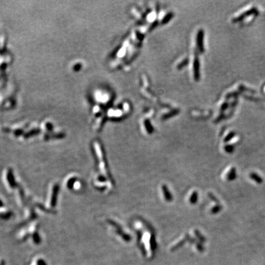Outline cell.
Wrapping results in <instances>:
<instances>
[{
  "label": "cell",
  "instance_id": "5b68a950",
  "mask_svg": "<svg viewBox=\"0 0 265 265\" xmlns=\"http://www.w3.org/2000/svg\"><path fill=\"white\" fill-rule=\"evenodd\" d=\"M31 265H47L43 259L41 258H38L33 261Z\"/></svg>",
  "mask_w": 265,
  "mask_h": 265
},
{
  "label": "cell",
  "instance_id": "277c9868",
  "mask_svg": "<svg viewBox=\"0 0 265 265\" xmlns=\"http://www.w3.org/2000/svg\"><path fill=\"white\" fill-rule=\"evenodd\" d=\"M65 186L68 190L79 191L82 188V182L79 178L73 174L66 178Z\"/></svg>",
  "mask_w": 265,
  "mask_h": 265
},
{
  "label": "cell",
  "instance_id": "6da1fadb",
  "mask_svg": "<svg viewBox=\"0 0 265 265\" xmlns=\"http://www.w3.org/2000/svg\"><path fill=\"white\" fill-rule=\"evenodd\" d=\"M3 181L5 188L9 192H15L21 190L20 186L17 184L15 178L14 177L13 171L10 168H7L4 170L3 173Z\"/></svg>",
  "mask_w": 265,
  "mask_h": 265
},
{
  "label": "cell",
  "instance_id": "8992f818",
  "mask_svg": "<svg viewBox=\"0 0 265 265\" xmlns=\"http://www.w3.org/2000/svg\"><path fill=\"white\" fill-rule=\"evenodd\" d=\"M0 265H4V262L3 260H0Z\"/></svg>",
  "mask_w": 265,
  "mask_h": 265
},
{
  "label": "cell",
  "instance_id": "7a4b0ae2",
  "mask_svg": "<svg viewBox=\"0 0 265 265\" xmlns=\"http://www.w3.org/2000/svg\"><path fill=\"white\" fill-rule=\"evenodd\" d=\"M59 190H60V186L57 183L52 184L50 187L48 201H47V206L49 208V211H52L56 207Z\"/></svg>",
  "mask_w": 265,
  "mask_h": 265
},
{
  "label": "cell",
  "instance_id": "3957f363",
  "mask_svg": "<svg viewBox=\"0 0 265 265\" xmlns=\"http://www.w3.org/2000/svg\"><path fill=\"white\" fill-rule=\"evenodd\" d=\"M29 236H31L34 243L39 244L41 243L40 234H39L38 231V225L36 223L31 225V226L29 227L27 230L23 232L22 234H20L19 238L21 240H25Z\"/></svg>",
  "mask_w": 265,
  "mask_h": 265
}]
</instances>
